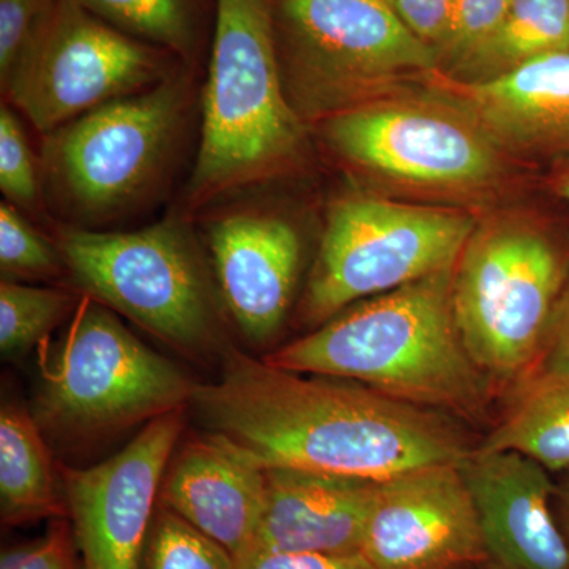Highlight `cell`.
Instances as JSON below:
<instances>
[{"mask_svg": "<svg viewBox=\"0 0 569 569\" xmlns=\"http://www.w3.org/2000/svg\"><path fill=\"white\" fill-rule=\"evenodd\" d=\"M219 380L190 406L216 436L264 468L383 481L462 462L473 451L443 413L342 378L288 372L228 347Z\"/></svg>", "mask_w": 569, "mask_h": 569, "instance_id": "cell-1", "label": "cell"}, {"mask_svg": "<svg viewBox=\"0 0 569 569\" xmlns=\"http://www.w3.org/2000/svg\"><path fill=\"white\" fill-rule=\"evenodd\" d=\"M455 268L356 302L264 361L356 381L400 402L479 422L496 388L468 355L452 309Z\"/></svg>", "mask_w": 569, "mask_h": 569, "instance_id": "cell-2", "label": "cell"}, {"mask_svg": "<svg viewBox=\"0 0 569 569\" xmlns=\"http://www.w3.org/2000/svg\"><path fill=\"white\" fill-rule=\"evenodd\" d=\"M305 127L284 91L271 0H216L193 208L272 178L298 159Z\"/></svg>", "mask_w": 569, "mask_h": 569, "instance_id": "cell-3", "label": "cell"}, {"mask_svg": "<svg viewBox=\"0 0 569 569\" xmlns=\"http://www.w3.org/2000/svg\"><path fill=\"white\" fill-rule=\"evenodd\" d=\"M48 339L39 346L32 413L43 432L92 440L148 425L192 400L197 383L91 296L81 299L58 343Z\"/></svg>", "mask_w": 569, "mask_h": 569, "instance_id": "cell-4", "label": "cell"}, {"mask_svg": "<svg viewBox=\"0 0 569 569\" xmlns=\"http://www.w3.org/2000/svg\"><path fill=\"white\" fill-rule=\"evenodd\" d=\"M568 280L567 257L538 227L498 219L475 228L456 263L452 309L493 388L515 389L537 372Z\"/></svg>", "mask_w": 569, "mask_h": 569, "instance_id": "cell-5", "label": "cell"}, {"mask_svg": "<svg viewBox=\"0 0 569 569\" xmlns=\"http://www.w3.org/2000/svg\"><path fill=\"white\" fill-rule=\"evenodd\" d=\"M58 249L84 295L174 350L203 356L222 342L208 266L179 217L137 231L63 227Z\"/></svg>", "mask_w": 569, "mask_h": 569, "instance_id": "cell-6", "label": "cell"}, {"mask_svg": "<svg viewBox=\"0 0 569 569\" xmlns=\"http://www.w3.org/2000/svg\"><path fill=\"white\" fill-rule=\"evenodd\" d=\"M283 84L295 110L326 114L362 102L392 74H436L440 56L385 0H271Z\"/></svg>", "mask_w": 569, "mask_h": 569, "instance_id": "cell-7", "label": "cell"}, {"mask_svg": "<svg viewBox=\"0 0 569 569\" xmlns=\"http://www.w3.org/2000/svg\"><path fill=\"white\" fill-rule=\"evenodd\" d=\"M477 222L451 209L342 198L331 206L302 316L323 325L372 296L389 293L458 263Z\"/></svg>", "mask_w": 569, "mask_h": 569, "instance_id": "cell-8", "label": "cell"}, {"mask_svg": "<svg viewBox=\"0 0 569 569\" xmlns=\"http://www.w3.org/2000/svg\"><path fill=\"white\" fill-rule=\"evenodd\" d=\"M187 103L186 78L171 73L50 133L44 167L59 200L80 219L99 220L144 197L171 159Z\"/></svg>", "mask_w": 569, "mask_h": 569, "instance_id": "cell-9", "label": "cell"}, {"mask_svg": "<svg viewBox=\"0 0 569 569\" xmlns=\"http://www.w3.org/2000/svg\"><path fill=\"white\" fill-rule=\"evenodd\" d=\"M171 52L61 0L50 31L2 88L41 133L50 134L102 104L170 77Z\"/></svg>", "mask_w": 569, "mask_h": 569, "instance_id": "cell-10", "label": "cell"}, {"mask_svg": "<svg viewBox=\"0 0 569 569\" xmlns=\"http://www.w3.org/2000/svg\"><path fill=\"white\" fill-rule=\"evenodd\" d=\"M325 137L348 162L438 189H473L500 171V146L451 103L370 100L326 119Z\"/></svg>", "mask_w": 569, "mask_h": 569, "instance_id": "cell-11", "label": "cell"}, {"mask_svg": "<svg viewBox=\"0 0 569 569\" xmlns=\"http://www.w3.org/2000/svg\"><path fill=\"white\" fill-rule=\"evenodd\" d=\"M182 429L183 408L152 419L104 462L62 470L84 569H142L164 471Z\"/></svg>", "mask_w": 569, "mask_h": 569, "instance_id": "cell-12", "label": "cell"}, {"mask_svg": "<svg viewBox=\"0 0 569 569\" xmlns=\"http://www.w3.org/2000/svg\"><path fill=\"white\" fill-rule=\"evenodd\" d=\"M362 556L376 569H460L488 563L460 462L377 481Z\"/></svg>", "mask_w": 569, "mask_h": 569, "instance_id": "cell-13", "label": "cell"}, {"mask_svg": "<svg viewBox=\"0 0 569 569\" xmlns=\"http://www.w3.org/2000/svg\"><path fill=\"white\" fill-rule=\"evenodd\" d=\"M489 561L500 569H569V541L552 511L557 486L537 460L479 451L460 462Z\"/></svg>", "mask_w": 569, "mask_h": 569, "instance_id": "cell-14", "label": "cell"}, {"mask_svg": "<svg viewBox=\"0 0 569 569\" xmlns=\"http://www.w3.org/2000/svg\"><path fill=\"white\" fill-rule=\"evenodd\" d=\"M208 244L224 309L250 343L268 342L293 302L302 257L298 231L271 213L231 212L209 224Z\"/></svg>", "mask_w": 569, "mask_h": 569, "instance_id": "cell-15", "label": "cell"}, {"mask_svg": "<svg viewBox=\"0 0 569 569\" xmlns=\"http://www.w3.org/2000/svg\"><path fill=\"white\" fill-rule=\"evenodd\" d=\"M445 102L470 116L500 148L569 153V50L549 52L485 81L430 74Z\"/></svg>", "mask_w": 569, "mask_h": 569, "instance_id": "cell-16", "label": "cell"}, {"mask_svg": "<svg viewBox=\"0 0 569 569\" xmlns=\"http://www.w3.org/2000/svg\"><path fill=\"white\" fill-rule=\"evenodd\" d=\"M376 486L342 475L266 468L263 509L247 552H361Z\"/></svg>", "mask_w": 569, "mask_h": 569, "instance_id": "cell-17", "label": "cell"}, {"mask_svg": "<svg viewBox=\"0 0 569 569\" xmlns=\"http://www.w3.org/2000/svg\"><path fill=\"white\" fill-rule=\"evenodd\" d=\"M264 493L266 468L211 432L187 441L171 458L159 503L236 560L252 546Z\"/></svg>", "mask_w": 569, "mask_h": 569, "instance_id": "cell-18", "label": "cell"}, {"mask_svg": "<svg viewBox=\"0 0 569 569\" xmlns=\"http://www.w3.org/2000/svg\"><path fill=\"white\" fill-rule=\"evenodd\" d=\"M41 427L24 408L0 411V516L6 526L69 516Z\"/></svg>", "mask_w": 569, "mask_h": 569, "instance_id": "cell-19", "label": "cell"}, {"mask_svg": "<svg viewBox=\"0 0 569 569\" xmlns=\"http://www.w3.org/2000/svg\"><path fill=\"white\" fill-rule=\"evenodd\" d=\"M479 451H516L546 470L569 468V369L541 367L512 389L511 402Z\"/></svg>", "mask_w": 569, "mask_h": 569, "instance_id": "cell-20", "label": "cell"}, {"mask_svg": "<svg viewBox=\"0 0 569 569\" xmlns=\"http://www.w3.org/2000/svg\"><path fill=\"white\" fill-rule=\"evenodd\" d=\"M563 50H569V0H509L496 31L455 70V78L490 80Z\"/></svg>", "mask_w": 569, "mask_h": 569, "instance_id": "cell-21", "label": "cell"}, {"mask_svg": "<svg viewBox=\"0 0 569 569\" xmlns=\"http://www.w3.org/2000/svg\"><path fill=\"white\" fill-rule=\"evenodd\" d=\"M119 31L190 59L200 31V0H77Z\"/></svg>", "mask_w": 569, "mask_h": 569, "instance_id": "cell-22", "label": "cell"}, {"mask_svg": "<svg viewBox=\"0 0 569 569\" xmlns=\"http://www.w3.org/2000/svg\"><path fill=\"white\" fill-rule=\"evenodd\" d=\"M80 306L61 288L3 280L0 283V350L6 358L28 353L50 337Z\"/></svg>", "mask_w": 569, "mask_h": 569, "instance_id": "cell-23", "label": "cell"}, {"mask_svg": "<svg viewBox=\"0 0 569 569\" xmlns=\"http://www.w3.org/2000/svg\"><path fill=\"white\" fill-rule=\"evenodd\" d=\"M142 569H236V560L219 542L160 505Z\"/></svg>", "mask_w": 569, "mask_h": 569, "instance_id": "cell-24", "label": "cell"}, {"mask_svg": "<svg viewBox=\"0 0 569 569\" xmlns=\"http://www.w3.org/2000/svg\"><path fill=\"white\" fill-rule=\"evenodd\" d=\"M62 254L13 204H0V269L3 280H47L61 274Z\"/></svg>", "mask_w": 569, "mask_h": 569, "instance_id": "cell-25", "label": "cell"}, {"mask_svg": "<svg viewBox=\"0 0 569 569\" xmlns=\"http://www.w3.org/2000/svg\"><path fill=\"white\" fill-rule=\"evenodd\" d=\"M61 0H0V84L40 47Z\"/></svg>", "mask_w": 569, "mask_h": 569, "instance_id": "cell-26", "label": "cell"}, {"mask_svg": "<svg viewBox=\"0 0 569 569\" xmlns=\"http://www.w3.org/2000/svg\"><path fill=\"white\" fill-rule=\"evenodd\" d=\"M0 189L10 204L33 209L39 203V176L28 138L11 108H0Z\"/></svg>", "mask_w": 569, "mask_h": 569, "instance_id": "cell-27", "label": "cell"}, {"mask_svg": "<svg viewBox=\"0 0 569 569\" xmlns=\"http://www.w3.org/2000/svg\"><path fill=\"white\" fill-rule=\"evenodd\" d=\"M509 0H451V32L441 66L458 70L496 31Z\"/></svg>", "mask_w": 569, "mask_h": 569, "instance_id": "cell-28", "label": "cell"}, {"mask_svg": "<svg viewBox=\"0 0 569 569\" xmlns=\"http://www.w3.org/2000/svg\"><path fill=\"white\" fill-rule=\"evenodd\" d=\"M74 542L69 523L56 519L43 538L6 550L0 559V569H77Z\"/></svg>", "mask_w": 569, "mask_h": 569, "instance_id": "cell-29", "label": "cell"}, {"mask_svg": "<svg viewBox=\"0 0 569 569\" xmlns=\"http://www.w3.org/2000/svg\"><path fill=\"white\" fill-rule=\"evenodd\" d=\"M415 36L443 54L451 32V0H385Z\"/></svg>", "mask_w": 569, "mask_h": 569, "instance_id": "cell-30", "label": "cell"}, {"mask_svg": "<svg viewBox=\"0 0 569 569\" xmlns=\"http://www.w3.org/2000/svg\"><path fill=\"white\" fill-rule=\"evenodd\" d=\"M236 569H376L361 552L295 553L247 552L236 559Z\"/></svg>", "mask_w": 569, "mask_h": 569, "instance_id": "cell-31", "label": "cell"}, {"mask_svg": "<svg viewBox=\"0 0 569 569\" xmlns=\"http://www.w3.org/2000/svg\"><path fill=\"white\" fill-rule=\"evenodd\" d=\"M541 367L569 369V280L550 321L548 342Z\"/></svg>", "mask_w": 569, "mask_h": 569, "instance_id": "cell-32", "label": "cell"}, {"mask_svg": "<svg viewBox=\"0 0 569 569\" xmlns=\"http://www.w3.org/2000/svg\"><path fill=\"white\" fill-rule=\"evenodd\" d=\"M557 509H559V522L561 530L569 541V475L556 489Z\"/></svg>", "mask_w": 569, "mask_h": 569, "instance_id": "cell-33", "label": "cell"}, {"mask_svg": "<svg viewBox=\"0 0 569 569\" xmlns=\"http://www.w3.org/2000/svg\"><path fill=\"white\" fill-rule=\"evenodd\" d=\"M559 192L561 197H563L565 200H567L569 203V171L567 174L563 176V179H561L560 181Z\"/></svg>", "mask_w": 569, "mask_h": 569, "instance_id": "cell-34", "label": "cell"}, {"mask_svg": "<svg viewBox=\"0 0 569 569\" xmlns=\"http://www.w3.org/2000/svg\"><path fill=\"white\" fill-rule=\"evenodd\" d=\"M481 569H500V568H497L496 565H492V563H490V561H488V563L481 565Z\"/></svg>", "mask_w": 569, "mask_h": 569, "instance_id": "cell-35", "label": "cell"}]
</instances>
